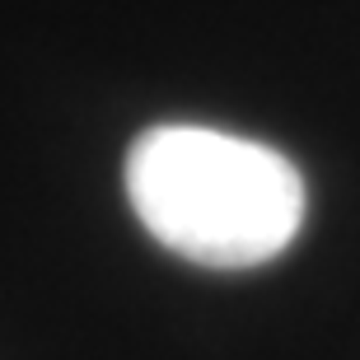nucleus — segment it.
<instances>
[{
  "instance_id": "nucleus-1",
  "label": "nucleus",
  "mask_w": 360,
  "mask_h": 360,
  "mask_svg": "<svg viewBox=\"0 0 360 360\" xmlns=\"http://www.w3.org/2000/svg\"><path fill=\"white\" fill-rule=\"evenodd\" d=\"M127 197L169 253L262 267L304 225V178L281 150L215 127H150L127 150Z\"/></svg>"
}]
</instances>
